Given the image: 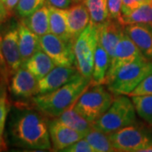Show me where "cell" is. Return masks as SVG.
I'll use <instances>...</instances> for the list:
<instances>
[{
    "label": "cell",
    "mask_w": 152,
    "mask_h": 152,
    "mask_svg": "<svg viewBox=\"0 0 152 152\" xmlns=\"http://www.w3.org/2000/svg\"><path fill=\"white\" fill-rule=\"evenodd\" d=\"M10 135L17 146L37 151H49L53 147L49 123L39 111L20 110L13 113Z\"/></svg>",
    "instance_id": "1"
},
{
    "label": "cell",
    "mask_w": 152,
    "mask_h": 152,
    "mask_svg": "<svg viewBox=\"0 0 152 152\" xmlns=\"http://www.w3.org/2000/svg\"><path fill=\"white\" fill-rule=\"evenodd\" d=\"M91 79L80 75L53 91L36 95L32 98L33 103L43 115L57 118L75 104L80 96L91 86Z\"/></svg>",
    "instance_id": "2"
},
{
    "label": "cell",
    "mask_w": 152,
    "mask_h": 152,
    "mask_svg": "<svg viewBox=\"0 0 152 152\" xmlns=\"http://www.w3.org/2000/svg\"><path fill=\"white\" fill-rule=\"evenodd\" d=\"M136 114L132 99H129L126 95L116 96L108 110L93 123V127L107 134H112L134 124Z\"/></svg>",
    "instance_id": "3"
},
{
    "label": "cell",
    "mask_w": 152,
    "mask_h": 152,
    "mask_svg": "<svg viewBox=\"0 0 152 152\" xmlns=\"http://www.w3.org/2000/svg\"><path fill=\"white\" fill-rule=\"evenodd\" d=\"M151 73L152 61L145 58L137 59L122 67L106 86L115 96H129L144 79Z\"/></svg>",
    "instance_id": "4"
},
{
    "label": "cell",
    "mask_w": 152,
    "mask_h": 152,
    "mask_svg": "<svg viewBox=\"0 0 152 152\" xmlns=\"http://www.w3.org/2000/svg\"><path fill=\"white\" fill-rule=\"evenodd\" d=\"M115 95L103 84L91 85L77 100L74 108L88 121L94 123L103 115L115 99Z\"/></svg>",
    "instance_id": "5"
},
{
    "label": "cell",
    "mask_w": 152,
    "mask_h": 152,
    "mask_svg": "<svg viewBox=\"0 0 152 152\" xmlns=\"http://www.w3.org/2000/svg\"><path fill=\"white\" fill-rule=\"evenodd\" d=\"M109 134L116 151L152 152V134L135 123Z\"/></svg>",
    "instance_id": "6"
},
{
    "label": "cell",
    "mask_w": 152,
    "mask_h": 152,
    "mask_svg": "<svg viewBox=\"0 0 152 152\" xmlns=\"http://www.w3.org/2000/svg\"><path fill=\"white\" fill-rule=\"evenodd\" d=\"M98 43V26L91 22L74 42L76 68L80 75L91 79L94 55Z\"/></svg>",
    "instance_id": "7"
},
{
    "label": "cell",
    "mask_w": 152,
    "mask_h": 152,
    "mask_svg": "<svg viewBox=\"0 0 152 152\" xmlns=\"http://www.w3.org/2000/svg\"><path fill=\"white\" fill-rule=\"evenodd\" d=\"M42 49L54 62L56 66H74L75 56L74 43L67 42L53 33L39 37Z\"/></svg>",
    "instance_id": "8"
},
{
    "label": "cell",
    "mask_w": 152,
    "mask_h": 152,
    "mask_svg": "<svg viewBox=\"0 0 152 152\" xmlns=\"http://www.w3.org/2000/svg\"><path fill=\"white\" fill-rule=\"evenodd\" d=\"M140 58H145L144 55L124 31L115 48L114 55L111 60L104 85H107L111 81L122 67Z\"/></svg>",
    "instance_id": "9"
},
{
    "label": "cell",
    "mask_w": 152,
    "mask_h": 152,
    "mask_svg": "<svg viewBox=\"0 0 152 152\" xmlns=\"http://www.w3.org/2000/svg\"><path fill=\"white\" fill-rule=\"evenodd\" d=\"M2 49L10 75H12L23 64L19 45L18 23H11L3 33Z\"/></svg>",
    "instance_id": "10"
},
{
    "label": "cell",
    "mask_w": 152,
    "mask_h": 152,
    "mask_svg": "<svg viewBox=\"0 0 152 152\" xmlns=\"http://www.w3.org/2000/svg\"><path fill=\"white\" fill-rule=\"evenodd\" d=\"M80 75L76 66H55L47 75L38 80V94H45L58 89Z\"/></svg>",
    "instance_id": "11"
},
{
    "label": "cell",
    "mask_w": 152,
    "mask_h": 152,
    "mask_svg": "<svg viewBox=\"0 0 152 152\" xmlns=\"http://www.w3.org/2000/svg\"><path fill=\"white\" fill-rule=\"evenodd\" d=\"M10 89L15 97L19 99L33 97L37 95L38 80L21 66L12 75Z\"/></svg>",
    "instance_id": "12"
},
{
    "label": "cell",
    "mask_w": 152,
    "mask_h": 152,
    "mask_svg": "<svg viewBox=\"0 0 152 152\" xmlns=\"http://www.w3.org/2000/svg\"><path fill=\"white\" fill-rule=\"evenodd\" d=\"M49 132L52 146L56 151H62L64 148L85 137L58 118H54L49 123Z\"/></svg>",
    "instance_id": "13"
},
{
    "label": "cell",
    "mask_w": 152,
    "mask_h": 152,
    "mask_svg": "<svg viewBox=\"0 0 152 152\" xmlns=\"http://www.w3.org/2000/svg\"><path fill=\"white\" fill-rule=\"evenodd\" d=\"M97 26L98 40L107 52L111 63L115 48L124 33V26L117 20L108 19L107 21Z\"/></svg>",
    "instance_id": "14"
},
{
    "label": "cell",
    "mask_w": 152,
    "mask_h": 152,
    "mask_svg": "<svg viewBox=\"0 0 152 152\" xmlns=\"http://www.w3.org/2000/svg\"><path fill=\"white\" fill-rule=\"evenodd\" d=\"M124 31L144 57L152 61V26L148 24L127 25L124 26Z\"/></svg>",
    "instance_id": "15"
},
{
    "label": "cell",
    "mask_w": 152,
    "mask_h": 152,
    "mask_svg": "<svg viewBox=\"0 0 152 152\" xmlns=\"http://www.w3.org/2000/svg\"><path fill=\"white\" fill-rule=\"evenodd\" d=\"M68 30L73 42L91 23V16L85 4H76L66 10Z\"/></svg>",
    "instance_id": "16"
},
{
    "label": "cell",
    "mask_w": 152,
    "mask_h": 152,
    "mask_svg": "<svg viewBox=\"0 0 152 152\" xmlns=\"http://www.w3.org/2000/svg\"><path fill=\"white\" fill-rule=\"evenodd\" d=\"M19 45L22 62H26L39 50H42L39 36L31 31L22 22L18 23Z\"/></svg>",
    "instance_id": "17"
},
{
    "label": "cell",
    "mask_w": 152,
    "mask_h": 152,
    "mask_svg": "<svg viewBox=\"0 0 152 152\" xmlns=\"http://www.w3.org/2000/svg\"><path fill=\"white\" fill-rule=\"evenodd\" d=\"M22 66L29 70L38 80L47 75L56 64L43 50H39L30 58L22 64Z\"/></svg>",
    "instance_id": "18"
},
{
    "label": "cell",
    "mask_w": 152,
    "mask_h": 152,
    "mask_svg": "<svg viewBox=\"0 0 152 152\" xmlns=\"http://www.w3.org/2000/svg\"><path fill=\"white\" fill-rule=\"evenodd\" d=\"M21 22L39 37L48 34L50 33L49 6L45 4L32 15L23 18Z\"/></svg>",
    "instance_id": "19"
},
{
    "label": "cell",
    "mask_w": 152,
    "mask_h": 152,
    "mask_svg": "<svg viewBox=\"0 0 152 152\" xmlns=\"http://www.w3.org/2000/svg\"><path fill=\"white\" fill-rule=\"evenodd\" d=\"M109 65L110 58L108 53L98 40L97 46L94 55V65L91 79V85H104Z\"/></svg>",
    "instance_id": "20"
},
{
    "label": "cell",
    "mask_w": 152,
    "mask_h": 152,
    "mask_svg": "<svg viewBox=\"0 0 152 152\" xmlns=\"http://www.w3.org/2000/svg\"><path fill=\"white\" fill-rule=\"evenodd\" d=\"M50 10V33L58 37L67 42H72L67 24L66 10L49 6Z\"/></svg>",
    "instance_id": "21"
},
{
    "label": "cell",
    "mask_w": 152,
    "mask_h": 152,
    "mask_svg": "<svg viewBox=\"0 0 152 152\" xmlns=\"http://www.w3.org/2000/svg\"><path fill=\"white\" fill-rule=\"evenodd\" d=\"M57 118L85 136L94 128L93 123L86 119L78 112H76L74 106L64 111Z\"/></svg>",
    "instance_id": "22"
},
{
    "label": "cell",
    "mask_w": 152,
    "mask_h": 152,
    "mask_svg": "<svg viewBox=\"0 0 152 152\" xmlns=\"http://www.w3.org/2000/svg\"><path fill=\"white\" fill-rule=\"evenodd\" d=\"M123 26L132 24H148L152 26V1L134 9L121 18Z\"/></svg>",
    "instance_id": "23"
},
{
    "label": "cell",
    "mask_w": 152,
    "mask_h": 152,
    "mask_svg": "<svg viewBox=\"0 0 152 152\" xmlns=\"http://www.w3.org/2000/svg\"><path fill=\"white\" fill-rule=\"evenodd\" d=\"M85 139L91 145V146L92 147L95 152L116 151L112 144L110 134L96 129L95 128H93L85 136Z\"/></svg>",
    "instance_id": "24"
},
{
    "label": "cell",
    "mask_w": 152,
    "mask_h": 152,
    "mask_svg": "<svg viewBox=\"0 0 152 152\" xmlns=\"http://www.w3.org/2000/svg\"><path fill=\"white\" fill-rule=\"evenodd\" d=\"M91 16V22L99 26L109 18L107 0H84Z\"/></svg>",
    "instance_id": "25"
},
{
    "label": "cell",
    "mask_w": 152,
    "mask_h": 152,
    "mask_svg": "<svg viewBox=\"0 0 152 152\" xmlns=\"http://www.w3.org/2000/svg\"><path fill=\"white\" fill-rule=\"evenodd\" d=\"M137 115L147 124L152 125V95L131 96Z\"/></svg>",
    "instance_id": "26"
},
{
    "label": "cell",
    "mask_w": 152,
    "mask_h": 152,
    "mask_svg": "<svg viewBox=\"0 0 152 152\" xmlns=\"http://www.w3.org/2000/svg\"><path fill=\"white\" fill-rule=\"evenodd\" d=\"M47 4V0H19L15 11L20 17L26 18L32 15Z\"/></svg>",
    "instance_id": "27"
},
{
    "label": "cell",
    "mask_w": 152,
    "mask_h": 152,
    "mask_svg": "<svg viewBox=\"0 0 152 152\" xmlns=\"http://www.w3.org/2000/svg\"><path fill=\"white\" fill-rule=\"evenodd\" d=\"M9 112V102L4 83H0V140H4L3 135L5 128L6 118Z\"/></svg>",
    "instance_id": "28"
},
{
    "label": "cell",
    "mask_w": 152,
    "mask_h": 152,
    "mask_svg": "<svg viewBox=\"0 0 152 152\" xmlns=\"http://www.w3.org/2000/svg\"><path fill=\"white\" fill-rule=\"evenodd\" d=\"M152 95V73L144 79V80L129 94V96Z\"/></svg>",
    "instance_id": "29"
},
{
    "label": "cell",
    "mask_w": 152,
    "mask_h": 152,
    "mask_svg": "<svg viewBox=\"0 0 152 152\" xmlns=\"http://www.w3.org/2000/svg\"><path fill=\"white\" fill-rule=\"evenodd\" d=\"M123 0H107L109 18L121 21ZM121 23V22H120Z\"/></svg>",
    "instance_id": "30"
},
{
    "label": "cell",
    "mask_w": 152,
    "mask_h": 152,
    "mask_svg": "<svg viewBox=\"0 0 152 152\" xmlns=\"http://www.w3.org/2000/svg\"><path fill=\"white\" fill-rule=\"evenodd\" d=\"M63 152H95L91 145L88 143L85 137L78 140V141L73 143L72 145L64 148Z\"/></svg>",
    "instance_id": "31"
},
{
    "label": "cell",
    "mask_w": 152,
    "mask_h": 152,
    "mask_svg": "<svg viewBox=\"0 0 152 152\" xmlns=\"http://www.w3.org/2000/svg\"><path fill=\"white\" fill-rule=\"evenodd\" d=\"M2 42H3V32L1 31V26H0V83L6 84V82L8 81V77L10 75V73L3 54Z\"/></svg>",
    "instance_id": "32"
},
{
    "label": "cell",
    "mask_w": 152,
    "mask_h": 152,
    "mask_svg": "<svg viewBox=\"0 0 152 152\" xmlns=\"http://www.w3.org/2000/svg\"><path fill=\"white\" fill-rule=\"evenodd\" d=\"M152 0H123V6H122V15H127L134 9L140 7L142 4H145L148 2Z\"/></svg>",
    "instance_id": "33"
},
{
    "label": "cell",
    "mask_w": 152,
    "mask_h": 152,
    "mask_svg": "<svg viewBox=\"0 0 152 152\" xmlns=\"http://www.w3.org/2000/svg\"><path fill=\"white\" fill-rule=\"evenodd\" d=\"M79 2L80 0H47L48 5L61 10H68Z\"/></svg>",
    "instance_id": "34"
},
{
    "label": "cell",
    "mask_w": 152,
    "mask_h": 152,
    "mask_svg": "<svg viewBox=\"0 0 152 152\" xmlns=\"http://www.w3.org/2000/svg\"><path fill=\"white\" fill-rule=\"evenodd\" d=\"M10 14V12L7 10V8L4 5V3L2 0H0V25L9 19Z\"/></svg>",
    "instance_id": "35"
},
{
    "label": "cell",
    "mask_w": 152,
    "mask_h": 152,
    "mask_svg": "<svg viewBox=\"0 0 152 152\" xmlns=\"http://www.w3.org/2000/svg\"><path fill=\"white\" fill-rule=\"evenodd\" d=\"M18 2H19V0H4V5L7 8V10L10 11V13L14 10H15Z\"/></svg>",
    "instance_id": "36"
},
{
    "label": "cell",
    "mask_w": 152,
    "mask_h": 152,
    "mask_svg": "<svg viewBox=\"0 0 152 152\" xmlns=\"http://www.w3.org/2000/svg\"><path fill=\"white\" fill-rule=\"evenodd\" d=\"M4 140H0V151L4 148Z\"/></svg>",
    "instance_id": "37"
},
{
    "label": "cell",
    "mask_w": 152,
    "mask_h": 152,
    "mask_svg": "<svg viewBox=\"0 0 152 152\" xmlns=\"http://www.w3.org/2000/svg\"><path fill=\"white\" fill-rule=\"evenodd\" d=\"M2 1H3V2H4V0H2Z\"/></svg>",
    "instance_id": "38"
}]
</instances>
